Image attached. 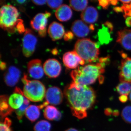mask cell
Here are the masks:
<instances>
[{"label":"cell","instance_id":"6da1fadb","mask_svg":"<svg viewBox=\"0 0 131 131\" xmlns=\"http://www.w3.org/2000/svg\"><path fill=\"white\" fill-rule=\"evenodd\" d=\"M64 93L73 115L80 119L87 117V110L93 106L96 100V93L92 88L73 81L65 87Z\"/></svg>","mask_w":131,"mask_h":131},{"label":"cell","instance_id":"7a4b0ae2","mask_svg":"<svg viewBox=\"0 0 131 131\" xmlns=\"http://www.w3.org/2000/svg\"><path fill=\"white\" fill-rule=\"evenodd\" d=\"M109 61L108 57L99 59V62L78 67L71 72L73 81L79 85L88 86L93 84L101 74L105 72V68Z\"/></svg>","mask_w":131,"mask_h":131},{"label":"cell","instance_id":"3957f363","mask_svg":"<svg viewBox=\"0 0 131 131\" xmlns=\"http://www.w3.org/2000/svg\"><path fill=\"white\" fill-rule=\"evenodd\" d=\"M21 81L24 84L22 94L29 101L33 102H39L45 96V87L41 82L38 80H30L27 75L24 74Z\"/></svg>","mask_w":131,"mask_h":131},{"label":"cell","instance_id":"277c9868","mask_svg":"<svg viewBox=\"0 0 131 131\" xmlns=\"http://www.w3.org/2000/svg\"><path fill=\"white\" fill-rule=\"evenodd\" d=\"M19 14L15 7L10 5L3 6L0 9V25L2 28L10 34L15 32L20 19Z\"/></svg>","mask_w":131,"mask_h":131},{"label":"cell","instance_id":"5b68a950","mask_svg":"<svg viewBox=\"0 0 131 131\" xmlns=\"http://www.w3.org/2000/svg\"><path fill=\"white\" fill-rule=\"evenodd\" d=\"M86 63L96 61L100 54L97 44L89 39L83 38L77 41L74 50Z\"/></svg>","mask_w":131,"mask_h":131},{"label":"cell","instance_id":"8992f818","mask_svg":"<svg viewBox=\"0 0 131 131\" xmlns=\"http://www.w3.org/2000/svg\"><path fill=\"white\" fill-rule=\"evenodd\" d=\"M37 42V38L32 31L29 28L26 29L22 39V51L25 57H29L32 56Z\"/></svg>","mask_w":131,"mask_h":131},{"label":"cell","instance_id":"52a82bcc","mask_svg":"<svg viewBox=\"0 0 131 131\" xmlns=\"http://www.w3.org/2000/svg\"><path fill=\"white\" fill-rule=\"evenodd\" d=\"M51 15L49 12L37 14L30 21V25L33 29L38 31L39 35L44 37L46 35V26L48 18Z\"/></svg>","mask_w":131,"mask_h":131},{"label":"cell","instance_id":"ba28073f","mask_svg":"<svg viewBox=\"0 0 131 131\" xmlns=\"http://www.w3.org/2000/svg\"><path fill=\"white\" fill-rule=\"evenodd\" d=\"M63 62L68 69H76L80 65H84L85 62L75 51L66 52L63 57Z\"/></svg>","mask_w":131,"mask_h":131},{"label":"cell","instance_id":"9c48e42d","mask_svg":"<svg viewBox=\"0 0 131 131\" xmlns=\"http://www.w3.org/2000/svg\"><path fill=\"white\" fill-rule=\"evenodd\" d=\"M43 68L45 74L50 78L58 77L62 70L61 63L55 59L47 60L44 64Z\"/></svg>","mask_w":131,"mask_h":131},{"label":"cell","instance_id":"30bf717a","mask_svg":"<svg viewBox=\"0 0 131 131\" xmlns=\"http://www.w3.org/2000/svg\"><path fill=\"white\" fill-rule=\"evenodd\" d=\"M71 30L74 34L78 37L84 38L88 36L90 32L94 30V26L93 24L88 26L82 20H77L72 24Z\"/></svg>","mask_w":131,"mask_h":131},{"label":"cell","instance_id":"8fae6325","mask_svg":"<svg viewBox=\"0 0 131 131\" xmlns=\"http://www.w3.org/2000/svg\"><path fill=\"white\" fill-rule=\"evenodd\" d=\"M45 98L46 102L48 104L52 105H60L63 99V94L58 87H50L47 89Z\"/></svg>","mask_w":131,"mask_h":131},{"label":"cell","instance_id":"7c38bea8","mask_svg":"<svg viewBox=\"0 0 131 131\" xmlns=\"http://www.w3.org/2000/svg\"><path fill=\"white\" fill-rule=\"evenodd\" d=\"M121 55L123 59L120 67V81L131 83V58L127 57L125 53H122Z\"/></svg>","mask_w":131,"mask_h":131},{"label":"cell","instance_id":"4fadbf2b","mask_svg":"<svg viewBox=\"0 0 131 131\" xmlns=\"http://www.w3.org/2000/svg\"><path fill=\"white\" fill-rule=\"evenodd\" d=\"M27 69L30 76L34 79H41L43 76L44 71L40 59H34L30 61L27 64Z\"/></svg>","mask_w":131,"mask_h":131},{"label":"cell","instance_id":"5bb4252c","mask_svg":"<svg viewBox=\"0 0 131 131\" xmlns=\"http://www.w3.org/2000/svg\"><path fill=\"white\" fill-rule=\"evenodd\" d=\"M20 71L15 66H10L4 74L5 83L9 87L16 85L19 81L20 76Z\"/></svg>","mask_w":131,"mask_h":131},{"label":"cell","instance_id":"9a60e30c","mask_svg":"<svg viewBox=\"0 0 131 131\" xmlns=\"http://www.w3.org/2000/svg\"><path fill=\"white\" fill-rule=\"evenodd\" d=\"M48 33L52 40L56 41L62 38L65 34V31L62 24L54 21L49 26Z\"/></svg>","mask_w":131,"mask_h":131},{"label":"cell","instance_id":"2e32d148","mask_svg":"<svg viewBox=\"0 0 131 131\" xmlns=\"http://www.w3.org/2000/svg\"><path fill=\"white\" fill-rule=\"evenodd\" d=\"M24 98L25 96L22 94V91L18 88H16L15 93L8 98V104L13 110H17L23 105Z\"/></svg>","mask_w":131,"mask_h":131},{"label":"cell","instance_id":"e0dca14e","mask_svg":"<svg viewBox=\"0 0 131 131\" xmlns=\"http://www.w3.org/2000/svg\"><path fill=\"white\" fill-rule=\"evenodd\" d=\"M99 14L96 8L94 7L89 6L83 11L81 17L83 21L88 24H92L98 20Z\"/></svg>","mask_w":131,"mask_h":131},{"label":"cell","instance_id":"ac0fdd59","mask_svg":"<svg viewBox=\"0 0 131 131\" xmlns=\"http://www.w3.org/2000/svg\"><path fill=\"white\" fill-rule=\"evenodd\" d=\"M117 42L127 50H131V30L124 29L117 33Z\"/></svg>","mask_w":131,"mask_h":131},{"label":"cell","instance_id":"d6986e66","mask_svg":"<svg viewBox=\"0 0 131 131\" xmlns=\"http://www.w3.org/2000/svg\"><path fill=\"white\" fill-rule=\"evenodd\" d=\"M113 29L112 24L106 21L98 33L99 40L101 43H107L111 40V33Z\"/></svg>","mask_w":131,"mask_h":131},{"label":"cell","instance_id":"ffe728a7","mask_svg":"<svg viewBox=\"0 0 131 131\" xmlns=\"http://www.w3.org/2000/svg\"><path fill=\"white\" fill-rule=\"evenodd\" d=\"M73 15L71 8L66 5H61L57 9L55 15L57 18L61 21H66L69 20Z\"/></svg>","mask_w":131,"mask_h":131},{"label":"cell","instance_id":"44dd1931","mask_svg":"<svg viewBox=\"0 0 131 131\" xmlns=\"http://www.w3.org/2000/svg\"><path fill=\"white\" fill-rule=\"evenodd\" d=\"M44 116L46 119L50 121L58 120L60 119L61 115L56 107L52 105L46 107L44 110Z\"/></svg>","mask_w":131,"mask_h":131},{"label":"cell","instance_id":"7402d4cb","mask_svg":"<svg viewBox=\"0 0 131 131\" xmlns=\"http://www.w3.org/2000/svg\"><path fill=\"white\" fill-rule=\"evenodd\" d=\"M40 109L39 106H29L26 111V117L31 122H35L40 117Z\"/></svg>","mask_w":131,"mask_h":131},{"label":"cell","instance_id":"603a6c76","mask_svg":"<svg viewBox=\"0 0 131 131\" xmlns=\"http://www.w3.org/2000/svg\"><path fill=\"white\" fill-rule=\"evenodd\" d=\"M7 96L2 95L1 96V113L2 118L12 113L14 110L12 109L8 103Z\"/></svg>","mask_w":131,"mask_h":131},{"label":"cell","instance_id":"cb8c5ba5","mask_svg":"<svg viewBox=\"0 0 131 131\" xmlns=\"http://www.w3.org/2000/svg\"><path fill=\"white\" fill-rule=\"evenodd\" d=\"M88 0H70L71 8L77 12L83 11L87 7Z\"/></svg>","mask_w":131,"mask_h":131},{"label":"cell","instance_id":"d4e9b609","mask_svg":"<svg viewBox=\"0 0 131 131\" xmlns=\"http://www.w3.org/2000/svg\"><path fill=\"white\" fill-rule=\"evenodd\" d=\"M117 92L121 95H128L131 91V83L126 82H121L116 87Z\"/></svg>","mask_w":131,"mask_h":131},{"label":"cell","instance_id":"484cf974","mask_svg":"<svg viewBox=\"0 0 131 131\" xmlns=\"http://www.w3.org/2000/svg\"><path fill=\"white\" fill-rule=\"evenodd\" d=\"M51 125L46 120H41L36 123L34 127V131H50Z\"/></svg>","mask_w":131,"mask_h":131},{"label":"cell","instance_id":"4316f807","mask_svg":"<svg viewBox=\"0 0 131 131\" xmlns=\"http://www.w3.org/2000/svg\"><path fill=\"white\" fill-rule=\"evenodd\" d=\"M30 101L25 96L24 102L23 105L19 109L15 110L16 116L18 119L20 120L22 118L24 114H25L26 111L29 106Z\"/></svg>","mask_w":131,"mask_h":131},{"label":"cell","instance_id":"83f0119b","mask_svg":"<svg viewBox=\"0 0 131 131\" xmlns=\"http://www.w3.org/2000/svg\"><path fill=\"white\" fill-rule=\"evenodd\" d=\"M121 117L124 121L131 124V106H126L122 110Z\"/></svg>","mask_w":131,"mask_h":131},{"label":"cell","instance_id":"f1b7e54d","mask_svg":"<svg viewBox=\"0 0 131 131\" xmlns=\"http://www.w3.org/2000/svg\"><path fill=\"white\" fill-rule=\"evenodd\" d=\"M12 122L11 120L8 118H6L3 122H1L0 125L1 131H12L10 126Z\"/></svg>","mask_w":131,"mask_h":131},{"label":"cell","instance_id":"f546056e","mask_svg":"<svg viewBox=\"0 0 131 131\" xmlns=\"http://www.w3.org/2000/svg\"><path fill=\"white\" fill-rule=\"evenodd\" d=\"M63 0H47V5L52 9H57L61 6Z\"/></svg>","mask_w":131,"mask_h":131},{"label":"cell","instance_id":"4dcf8cb0","mask_svg":"<svg viewBox=\"0 0 131 131\" xmlns=\"http://www.w3.org/2000/svg\"><path fill=\"white\" fill-rule=\"evenodd\" d=\"M99 6L104 9H107L110 6V2L108 0H98Z\"/></svg>","mask_w":131,"mask_h":131},{"label":"cell","instance_id":"1f68e13d","mask_svg":"<svg viewBox=\"0 0 131 131\" xmlns=\"http://www.w3.org/2000/svg\"><path fill=\"white\" fill-rule=\"evenodd\" d=\"M74 37V34L70 31L67 32L64 35V39L66 41H68L73 39Z\"/></svg>","mask_w":131,"mask_h":131},{"label":"cell","instance_id":"d6a6232c","mask_svg":"<svg viewBox=\"0 0 131 131\" xmlns=\"http://www.w3.org/2000/svg\"><path fill=\"white\" fill-rule=\"evenodd\" d=\"M32 2L35 5L38 6H42L46 3L47 0H31Z\"/></svg>","mask_w":131,"mask_h":131},{"label":"cell","instance_id":"836d02e7","mask_svg":"<svg viewBox=\"0 0 131 131\" xmlns=\"http://www.w3.org/2000/svg\"><path fill=\"white\" fill-rule=\"evenodd\" d=\"M128 99V96L125 95H121L119 97V101L122 103H125V102H126Z\"/></svg>","mask_w":131,"mask_h":131},{"label":"cell","instance_id":"e575fe53","mask_svg":"<svg viewBox=\"0 0 131 131\" xmlns=\"http://www.w3.org/2000/svg\"><path fill=\"white\" fill-rule=\"evenodd\" d=\"M124 16L125 18L127 17H131V9L125 10L124 11Z\"/></svg>","mask_w":131,"mask_h":131},{"label":"cell","instance_id":"d590c367","mask_svg":"<svg viewBox=\"0 0 131 131\" xmlns=\"http://www.w3.org/2000/svg\"><path fill=\"white\" fill-rule=\"evenodd\" d=\"M114 11L117 13H124V10L122 7H115L113 8Z\"/></svg>","mask_w":131,"mask_h":131},{"label":"cell","instance_id":"8d00e7d4","mask_svg":"<svg viewBox=\"0 0 131 131\" xmlns=\"http://www.w3.org/2000/svg\"><path fill=\"white\" fill-rule=\"evenodd\" d=\"M125 24L128 27H131V17H127L125 18Z\"/></svg>","mask_w":131,"mask_h":131},{"label":"cell","instance_id":"74e56055","mask_svg":"<svg viewBox=\"0 0 131 131\" xmlns=\"http://www.w3.org/2000/svg\"><path fill=\"white\" fill-rule=\"evenodd\" d=\"M113 110L110 108H106L105 110V114L107 115H110L113 114Z\"/></svg>","mask_w":131,"mask_h":131},{"label":"cell","instance_id":"f35d334b","mask_svg":"<svg viewBox=\"0 0 131 131\" xmlns=\"http://www.w3.org/2000/svg\"><path fill=\"white\" fill-rule=\"evenodd\" d=\"M6 68V64L5 63L1 61V69L2 70H5Z\"/></svg>","mask_w":131,"mask_h":131},{"label":"cell","instance_id":"ab89813d","mask_svg":"<svg viewBox=\"0 0 131 131\" xmlns=\"http://www.w3.org/2000/svg\"><path fill=\"white\" fill-rule=\"evenodd\" d=\"M110 4L114 6H116L118 3V0H112L110 2Z\"/></svg>","mask_w":131,"mask_h":131},{"label":"cell","instance_id":"60d3db41","mask_svg":"<svg viewBox=\"0 0 131 131\" xmlns=\"http://www.w3.org/2000/svg\"><path fill=\"white\" fill-rule=\"evenodd\" d=\"M123 4H129L131 2V0H119Z\"/></svg>","mask_w":131,"mask_h":131},{"label":"cell","instance_id":"b9f144b4","mask_svg":"<svg viewBox=\"0 0 131 131\" xmlns=\"http://www.w3.org/2000/svg\"><path fill=\"white\" fill-rule=\"evenodd\" d=\"M17 2L19 4H24L26 2V0H16Z\"/></svg>","mask_w":131,"mask_h":131},{"label":"cell","instance_id":"7bdbcfd3","mask_svg":"<svg viewBox=\"0 0 131 131\" xmlns=\"http://www.w3.org/2000/svg\"><path fill=\"white\" fill-rule=\"evenodd\" d=\"M65 131H78L77 129H74V128H69L66 130Z\"/></svg>","mask_w":131,"mask_h":131},{"label":"cell","instance_id":"ee69618b","mask_svg":"<svg viewBox=\"0 0 131 131\" xmlns=\"http://www.w3.org/2000/svg\"><path fill=\"white\" fill-rule=\"evenodd\" d=\"M129 100H130L131 102V92L130 93V95H129Z\"/></svg>","mask_w":131,"mask_h":131},{"label":"cell","instance_id":"f6af8a7d","mask_svg":"<svg viewBox=\"0 0 131 131\" xmlns=\"http://www.w3.org/2000/svg\"><path fill=\"white\" fill-rule=\"evenodd\" d=\"M108 1H109V2H111V1H112V0H108Z\"/></svg>","mask_w":131,"mask_h":131}]
</instances>
